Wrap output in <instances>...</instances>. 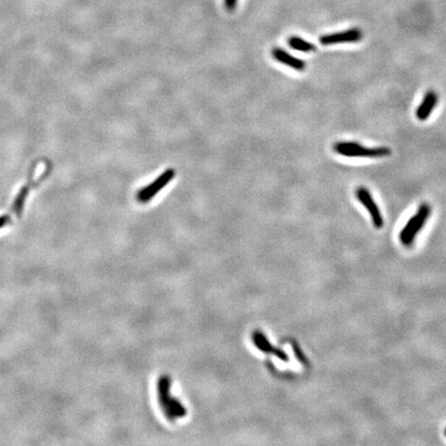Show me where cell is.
I'll return each mask as SVG.
<instances>
[{"mask_svg": "<svg viewBox=\"0 0 446 446\" xmlns=\"http://www.w3.org/2000/svg\"><path fill=\"white\" fill-rule=\"evenodd\" d=\"M158 401L163 414L171 421L186 416L187 410L178 400L171 396V378L161 376L157 383Z\"/></svg>", "mask_w": 446, "mask_h": 446, "instance_id": "cell-1", "label": "cell"}, {"mask_svg": "<svg viewBox=\"0 0 446 446\" xmlns=\"http://www.w3.org/2000/svg\"><path fill=\"white\" fill-rule=\"evenodd\" d=\"M334 151L347 157H368L380 158L390 155L391 151L387 147L369 148L353 142H340L334 145Z\"/></svg>", "mask_w": 446, "mask_h": 446, "instance_id": "cell-2", "label": "cell"}, {"mask_svg": "<svg viewBox=\"0 0 446 446\" xmlns=\"http://www.w3.org/2000/svg\"><path fill=\"white\" fill-rule=\"evenodd\" d=\"M431 214V207L428 204H422L417 212L407 222L400 232V240L406 246H409L417 236L419 230L424 226Z\"/></svg>", "mask_w": 446, "mask_h": 446, "instance_id": "cell-3", "label": "cell"}, {"mask_svg": "<svg viewBox=\"0 0 446 446\" xmlns=\"http://www.w3.org/2000/svg\"><path fill=\"white\" fill-rule=\"evenodd\" d=\"M175 175H176L175 169H172V168H169V169H167V171L163 172L162 175L159 176L156 180H154L150 185L144 187L143 189H141L139 191V192H137V195H136L137 200H139L142 204L148 203V201L151 200L152 197L154 195H156L159 191H160L163 187H165L169 182H171V180L175 177Z\"/></svg>", "mask_w": 446, "mask_h": 446, "instance_id": "cell-4", "label": "cell"}, {"mask_svg": "<svg viewBox=\"0 0 446 446\" xmlns=\"http://www.w3.org/2000/svg\"><path fill=\"white\" fill-rule=\"evenodd\" d=\"M355 193L359 203L362 204L370 213L374 226L376 228H381L383 226V218H382L381 212L377 204L375 203V200L373 199V196L371 195L370 191L366 187H358Z\"/></svg>", "mask_w": 446, "mask_h": 446, "instance_id": "cell-5", "label": "cell"}, {"mask_svg": "<svg viewBox=\"0 0 446 446\" xmlns=\"http://www.w3.org/2000/svg\"><path fill=\"white\" fill-rule=\"evenodd\" d=\"M35 164H33L32 168H31V172L29 173L28 175V181L27 183L21 188V190L19 191V193L18 195L16 196L15 198V201H14V204L12 206V212H13V214L16 216V217H20L21 214H22V212H23V209H24V205H25V201L27 199V196L30 192V190L38 186L42 180H44V178L46 177L45 176H42L40 177L37 181H34L33 180V174H34V169H35Z\"/></svg>", "mask_w": 446, "mask_h": 446, "instance_id": "cell-6", "label": "cell"}, {"mask_svg": "<svg viewBox=\"0 0 446 446\" xmlns=\"http://www.w3.org/2000/svg\"><path fill=\"white\" fill-rule=\"evenodd\" d=\"M363 38V32L357 28L348 29L341 32L326 34L319 38L320 44L323 46H331L344 42H356Z\"/></svg>", "mask_w": 446, "mask_h": 446, "instance_id": "cell-7", "label": "cell"}, {"mask_svg": "<svg viewBox=\"0 0 446 446\" xmlns=\"http://www.w3.org/2000/svg\"><path fill=\"white\" fill-rule=\"evenodd\" d=\"M252 341H253L254 345H255L257 347V349L260 350V351H262L264 353H270V354L276 355L281 360H284V362H287L288 360L287 354H286L283 350L275 348L274 346H272V344L270 343L267 337H265L262 333H260L258 331L254 332L252 335Z\"/></svg>", "mask_w": 446, "mask_h": 446, "instance_id": "cell-8", "label": "cell"}, {"mask_svg": "<svg viewBox=\"0 0 446 446\" xmlns=\"http://www.w3.org/2000/svg\"><path fill=\"white\" fill-rule=\"evenodd\" d=\"M438 102V95L434 90H429L424 97L421 101V103L418 105V108L416 110V117L417 119L420 121L427 120L432 112L434 111L435 107Z\"/></svg>", "mask_w": 446, "mask_h": 446, "instance_id": "cell-9", "label": "cell"}, {"mask_svg": "<svg viewBox=\"0 0 446 446\" xmlns=\"http://www.w3.org/2000/svg\"><path fill=\"white\" fill-rule=\"evenodd\" d=\"M272 55L275 60H277L278 62L282 63V64L287 65L297 71H303L306 69V63L303 60L297 59L294 56L288 54V53L285 52L283 49L280 48L273 49Z\"/></svg>", "mask_w": 446, "mask_h": 446, "instance_id": "cell-10", "label": "cell"}, {"mask_svg": "<svg viewBox=\"0 0 446 446\" xmlns=\"http://www.w3.org/2000/svg\"><path fill=\"white\" fill-rule=\"evenodd\" d=\"M288 45L294 50L305 52V53L314 52L316 50V47L314 45L310 44L309 41H307L299 36H291L288 39Z\"/></svg>", "mask_w": 446, "mask_h": 446, "instance_id": "cell-11", "label": "cell"}, {"mask_svg": "<svg viewBox=\"0 0 446 446\" xmlns=\"http://www.w3.org/2000/svg\"><path fill=\"white\" fill-rule=\"evenodd\" d=\"M9 221H10V217L7 214H5L3 216H0V228H2L5 225H7Z\"/></svg>", "mask_w": 446, "mask_h": 446, "instance_id": "cell-12", "label": "cell"}, {"mask_svg": "<svg viewBox=\"0 0 446 446\" xmlns=\"http://www.w3.org/2000/svg\"><path fill=\"white\" fill-rule=\"evenodd\" d=\"M237 1L238 0H224V3L228 10H233L237 5Z\"/></svg>", "mask_w": 446, "mask_h": 446, "instance_id": "cell-13", "label": "cell"}, {"mask_svg": "<svg viewBox=\"0 0 446 446\" xmlns=\"http://www.w3.org/2000/svg\"><path fill=\"white\" fill-rule=\"evenodd\" d=\"M445 436H446V430H445Z\"/></svg>", "mask_w": 446, "mask_h": 446, "instance_id": "cell-14", "label": "cell"}]
</instances>
